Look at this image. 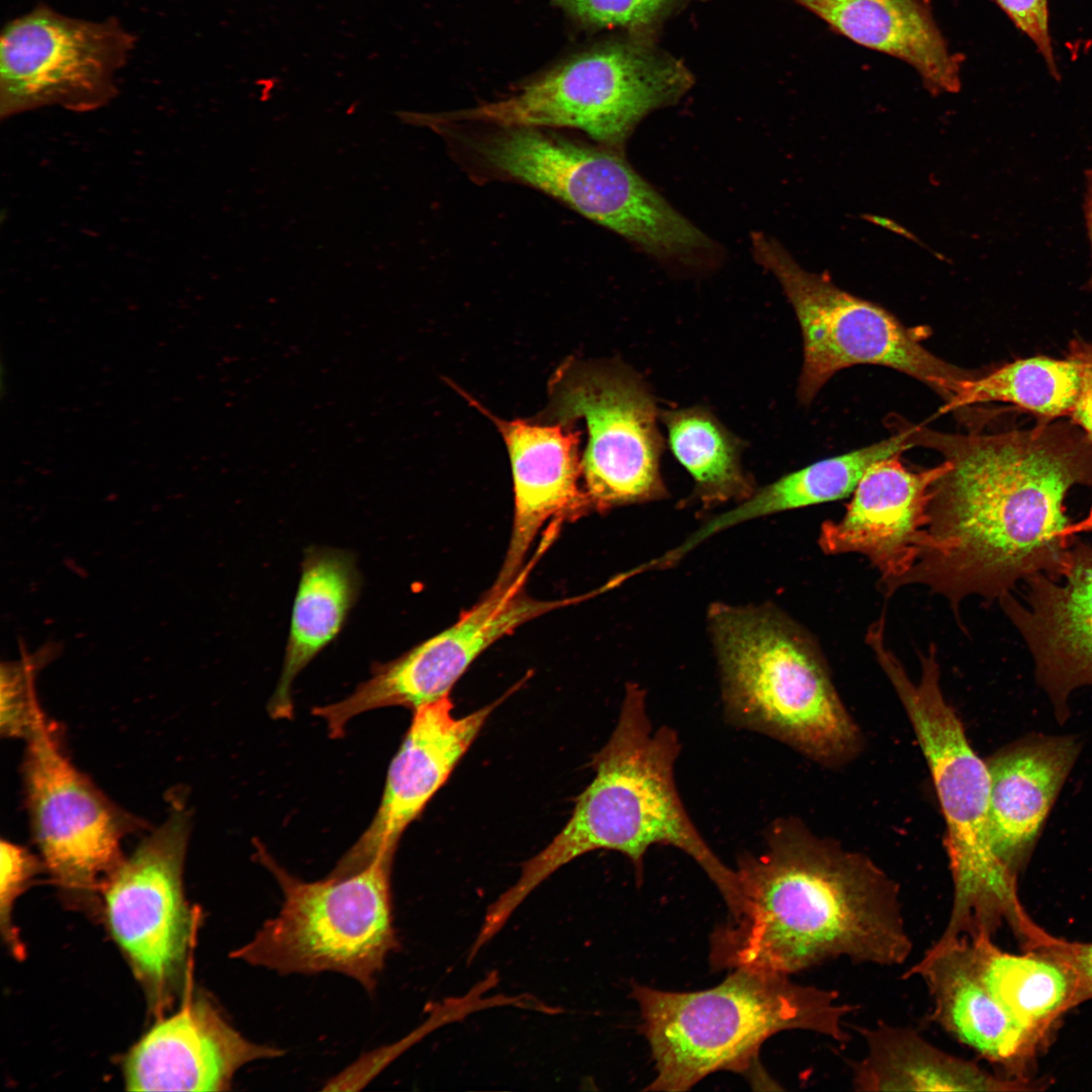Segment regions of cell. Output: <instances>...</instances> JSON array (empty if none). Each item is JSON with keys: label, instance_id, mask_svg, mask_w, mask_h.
<instances>
[{"label": "cell", "instance_id": "6da1fadb", "mask_svg": "<svg viewBox=\"0 0 1092 1092\" xmlns=\"http://www.w3.org/2000/svg\"><path fill=\"white\" fill-rule=\"evenodd\" d=\"M910 426L914 447L937 451L948 466L930 488L918 559L881 593L925 586L959 620L969 597L999 600L1035 573L1060 579L1076 539L1066 497L1075 485L1092 487L1087 435L1059 423L998 434Z\"/></svg>", "mask_w": 1092, "mask_h": 1092}, {"label": "cell", "instance_id": "7a4b0ae2", "mask_svg": "<svg viewBox=\"0 0 1092 1092\" xmlns=\"http://www.w3.org/2000/svg\"><path fill=\"white\" fill-rule=\"evenodd\" d=\"M739 858V913L716 929L715 969L793 975L837 959L894 967L910 957L900 888L866 854L779 818Z\"/></svg>", "mask_w": 1092, "mask_h": 1092}, {"label": "cell", "instance_id": "3957f363", "mask_svg": "<svg viewBox=\"0 0 1092 1092\" xmlns=\"http://www.w3.org/2000/svg\"><path fill=\"white\" fill-rule=\"evenodd\" d=\"M680 747L674 729L653 728L644 690L629 685L615 729L593 757L594 780L576 799L562 830L523 864L518 881L497 898L499 909L514 913L555 871L597 849L626 855L641 882L647 850L666 845L692 857L720 891L731 915L736 914L741 905L736 871L709 846L677 791L674 766Z\"/></svg>", "mask_w": 1092, "mask_h": 1092}, {"label": "cell", "instance_id": "277c9868", "mask_svg": "<svg viewBox=\"0 0 1092 1092\" xmlns=\"http://www.w3.org/2000/svg\"><path fill=\"white\" fill-rule=\"evenodd\" d=\"M866 643L891 682L925 756L945 821V849L952 883L949 916L937 941L991 935L1006 921L1024 917L1016 875L998 858L989 829L990 776L969 743L964 726L940 686L937 650L919 654L920 677L913 681L876 627Z\"/></svg>", "mask_w": 1092, "mask_h": 1092}, {"label": "cell", "instance_id": "5b68a950", "mask_svg": "<svg viewBox=\"0 0 1092 1092\" xmlns=\"http://www.w3.org/2000/svg\"><path fill=\"white\" fill-rule=\"evenodd\" d=\"M732 971L718 986L696 992L633 987L655 1063L647 1090L686 1091L718 1071L745 1073L762 1043L783 1030L849 1040L843 1019L857 1006L841 1002L836 991L784 974Z\"/></svg>", "mask_w": 1092, "mask_h": 1092}, {"label": "cell", "instance_id": "8992f818", "mask_svg": "<svg viewBox=\"0 0 1092 1092\" xmlns=\"http://www.w3.org/2000/svg\"><path fill=\"white\" fill-rule=\"evenodd\" d=\"M710 626L724 713L825 765L859 750L857 726L812 635L776 608L718 606Z\"/></svg>", "mask_w": 1092, "mask_h": 1092}, {"label": "cell", "instance_id": "52a82bcc", "mask_svg": "<svg viewBox=\"0 0 1092 1092\" xmlns=\"http://www.w3.org/2000/svg\"><path fill=\"white\" fill-rule=\"evenodd\" d=\"M463 153L491 178L538 189L646 253L694 264L714 243L626 161L546 128L492 125L457 135Z\"/></svg>", "mask_w": 1092, "mask_h": 1092}, {"label": "cell", "instance_id": "ba28073f", "mask_svg": "<svg viewBox=\"0 0 1092 1092\" xmlns=\"http://www.w3.org/2000/svg\"><path fill=\"white\" fill-rule=\"evenodd\" d=\"M693 84L689 68L656 40L625 34L565 60L507 98L434 117L574 128L600 146L623 152L646 115L678 102Z\"/></svg>", "mask_w": 1092, "mask_h": 1092}, {"label": "cell", "instance_id": "9c48e42d", "mask_svg": "<svg viewBox=\"0 0 1092 1092\" xmlns=\"http://www.w3.org/2000/svg\"><path fill=\"white\" fill-rule=\"evenodd\" d=\"M256 857L283 894L278 914L232 954L281 975L337 972L371 993L387 956L398 947L392 922L393 857L377 856L341 877L304 882L256 842Z\"/></svg>", "mask_w": 1092, "mask_h": 1092}, {"label": "cell", "instance_id": "30bf717a", "mask_svg": "<svg viewBox=\"0 0 1092 1092\" xmlns=\"http://www.w3.org/2000/svg\"><path fill=\"white\" fill-rule=\"evenodd\" d=\"M755 260L780 282L803 338L798 397L809 404L838 371L860 364L880 365L926 384L949 402L961 383L976 374L929 352L884 307L854 296L825 274L802 268L774 238L751 237Z\"/></svg>", "mask_w": 1092, "mask_h": 1092}, {"label": "cell", "instance_id": "8fae6325", "mask_svg": "<svg viewBox=\"0 0 1092 1092\" xmlns=\"http://www.w3.org/2000/svg\"><path fill=\"white\" fill-rule=\"evenodd\" d=\"M549 398L543 421L585 423L581 469L590 504L606 508L665 493L660 411L637 372L616 360L568 359L550 380Z\"/></svg>", "mask_w": 1092, "mask_h": 1092}, {"label": "cell", "instance_id": "7c38bea8", "mask_svg": "<svg viewBox=\"0 0 1092 1092\" xmlns=\"http://www.w3.org/2000/svg\"><path fill=\"white\" fill-rule=\"evenodd\" d=\"M134 44L115 17L74 18L38 3L1 32V116L51 105L79 112L106 105Z\"/></svg>", "mask_w": 1092, "mask_h": 1092}, {"label": "cell", "instance_id": "4fadbf2b", "mask_svg": "<svg viewBox=\"0 0 1092 1092\" xmlns=\"http://www.w3.org/2000/svg\"><path fill=\"white\" fill-rule=\"evenodd\" d=\"M545 549L541 545L511 582L492 585L453 625L393 660L373 664L371 675L345 699L313 708L312 714L325 721L330 737H342L351 719L370 710L403 707L415 711L448 698L456 681L491 644L543 614L592 597L542 601L527 595V578Z\"/></svg>", "mask_w": 1092, "mask_h": 1092}, {"label": "cell", "instance_id": "5bb4252c", "mask_svg": "<svg viewBox=\"0 0 1092 1092\" xmlns=\"http://www.w3.org/2000/svg\"><path fill=\"white\" fill-rule=\"evenodd\" d=\"M188 835L189 818L177 808L102 887L112 936L157 1001L182 980L193 935L182 884Z\"/></svg>", "mask_w": 1092, "mask_h": 1092}, {"label": "cell", "instance_id": "9a60e30c", "mask_svg": "<svg viewBox=\"0 0 1092 1092\" xmlns=\"http://www.w3.org/2000/svg\"><path fill=\"white\" fill-rule=\"evenodd\" d=\"M25 739L26 803L44 866L67 890L103 887L123 859L128 816L69 760L41 711Z\"/></svg>", "mask_w": 1092, "mask_h": 1092}, {"label": "cell", "instance_id": "2e32d148", "mask_svg": "<svg viewBox=\"0 0 1092 1092\" xmlns=\"http://www.w3.org/2000/svg\"><path fill=\"white\" fill-rule=\"evenodd\" d=\"M494 703L457 718L450 698L414 712L411 726L388 767L380 806L368 828L342 856L331 876L353 874L377 856H394L398 840L465 754Z\"/></svg>", "mask_w": 1092, "mask_h": 1092}, {"label": "cell", "instance_id": "e0dca14e", "mask_svg": "<svg viewBox=\"0 0 1092 1092\" xmlns=\"http://www.w3.org/2000/svg\"><path fill=\"white\" fill-rule=\"evenodd\" d=\"M1026 604L1010 593L999 604L1022 637L1059 721L1071 694L1092 686V544L1075 539L1060 579L1035 573L1025 580Z\"/></svg>", "mask_w": 1092, "mask_h": 1092}, {"label": "cell", "instance_id": "ac0fdd59", "mask_svg": "<svg viewBox=\"0 0 1092 1092\" xmlns=\"http://www.w3.org/2000/svg\"><path fill=\"white\" fill-rule=\"evenodd\" d=\"M938 465L908 468L900 454L873 464L837 521L821 527L825 554H859L878 570L880 592L907 573L926 540L928 504L933 482L947 469Z\"/></svg>", "mask_w": 1092, "mask_h": 1092}, {"label": "cell", "instance_id": "d6986e66", "mask_svg": "<svg viewBox=\"0 0 1092 1092\" xmlns=\"http://www.w3.org/2000/svg\"><path fill=\"white\" fill-rule=\"evenodd\" d=\"M451 386L495 425L510 456L514 520L509 547L492 584L503 586L523 569L528 551L547 522L574 515L590 503L580 485L581 433L571 424L500 419L455 384Z\"/></svg>", "mask_w": 1092, "mask_h": 1092}, {"label": "cell", "instance_id": "ffe728a7", "mask_svg": "<svg viewBox=\"0 0 1092 1092\" xmlns=\"http://www.w3.org/2000/svg\"><path fill=\"white\" fill-rule=\"evenodd\" d=\"M283 1054L247 1039L197 996L131 1049L124 1064L125 1086L129 1091H224L243 1066Z\"/></svg>", "mask_w": 1092, "mask_h": 1092}, {"label": "cell", "instance_id": "44dd1931", "mask_svg": "<svg viewBox=\"0 0 1092 1092\" xmlns=\"http://www.w3.org/2000/svg\"><path fill=\"white\" fill-rule=\"evenodd\" d=\"M1080 748L1075 736L1031 735L986 761L990 836L998 858L1014 875L1032 852Z\"/></svg>", "mask_w": 1092, "mask_h": 1092}, {"label": "cell", "instance_id": "7402d4cb", "mask_svg": "<svg viewBox=\"0 0 1092 1092\" xmlns=\"http://www.w3.org/2000/svg\"><path fill=\"white\" fill-rule=\"evenodd\" d=\"M911 977L928 990L929 1019L987 1061L1012 1067L1035 1040L987 989L971 938L934 941L903 975Z\"/></svg>", "mask_w": 1092, "mask_h": 1092}, {"label": "cell", "instance_id": "603a6c76", "mask_svg": "<svg viewBox=\"0 0 1092 1092\" xmlns=\"http://www.w3.org/2000/svg\"><path fill=\"white\" fill-rule=\"evenodd\" d=\"M834 32L910 65L932 95L961 89L953 55L924 0H791Z\"/></svg>", "mask_w": 1092, "mask_h": 1092}, {"label": "cell", "instance_id": "cb8c5ba5", "mask_svg": "<svg viewBox=\"0 0 1092 1092\" xmlns=\"http://www.w3.org/2000/svg\"><path fill=\"white\" fill-rule=\"evenodd\" d=\"M361 587L354 555L331 547L304 551L281 674L268 704L274 719H291L292 685L343 629Z\"/></svg>", "mask_w": 1092, "mask_h": 1092}, {"label": "cell", "instance_id": "d4e9b609", "mask_svg": "<svg viewBox=\"0 0 1092 1092\" xmlns=\"http://www.w3.org/2000/svg\"><path fill=\"white\" fill-rule=\"evenodd\" d=\"M864 1056L850 1062L856 1091H1007L1016 1083L951 1055L917 1030L879 1021L858 1027Z\"/></svg>", "mask_w": 1092, "mask_h": 1092}, {"label": "cell", "instance_id": "484cf974", "mask_svg": "<svg viewBox=\"0 0 1092 1092\" xmlns=\"http://www.w3.org/2000/svg\"><path fill=\"white\" fill-rule=\"evenodd\" d=\"M910 434L909 425H904L900 432L891 438L817 461L786 474L753 491L736 508L705 523L680 545V550L688 553L717 532L751 519L833 502L852 494L873 464L914 447Z\"/></svg>", "mask_w": 1092, "mask_h": 1092}, {"label": "cell", "instance_id": "4316f807", "mask_svg": "<svg viewBox=\"0 0 1092 1092\" xmlns=\"http://www.w3.org/2000/svg\"><path fill=\"white\" fill-rule=\"evenodd\" d=\"M971 939L987 989L1034 1037L1081 1000L1077 975L1052 952L1015 954L999 948L991 936Z\"/></svg>", "mask_w": 1092, "mask_h": 1092}, {"label": "cell", "instance_id": "83f0119b", "mask_svg": "<svg viewBox=\"0 0 1092 1092\" xmlns=\"http://www.w3.org/2000/svg\"><path fill=\"white\" fill-rule=\"evenodd\" d=\"M1083 371L1084 360L1076 346L1067 359H1019L965 379L941 412L1000 401L1050 419L1070 416L1081 389Z\"/></svg>", "mask_w": 1092, "mask_h": 1092}, {"label": "cell", "instance_id": "f1b7e54d", "mask_svg": "<svg viewBox=\"0 0 1092 1092\" xmlns=\"http://www.w3.org/2000/svg\"><path fill=\"white\" fill-rule=\"evenodd\" d=\"M669 447L705 502L747 498L753 493L741 466L743 443L702 406L663 410Z\"/></svg>", "mask_w": 1092, "mask_h": 1092}, {"label": "cell", "instance_id": "f546056e", "mask_svg": "<svg viewBox=\"0 0 1092 1092\" xmlns=\"http://www.w3.org/2000/svg\"><path fill=\"white\" fill-rule=\"evenodd\" d=\"M590 28L621 29L626 35L656 40L665 21L692 1L708 0H553Z\"/></svg>", "mask_w": 1092, "mask_h": 1092}, {"label": "cell", "instance_id": "4dcf8cb0", "mask_svg": "<svg viewBox=\"0 0 1092 1092\" xmlns=\"http://www.w3.org/2000/svg\"><path fill=\"white\" fill-rule=\"evenodd\" d=\"M32 670L26 661L2 664L0 728L3 736L26 738L41 711L33 691Z\"/></svg>", "mask_w": 1092, "mask_h": 1092}, {"label": "cell", "instance_id": "1f68e13d", "mask_svg": "<svg viewBox=\"0 0 1092 1092\" xmlns=\"http://www.w3.org/2000/svg\"><path fill=\"white\" fill-rule=\"evenodd\" d=\"M0 914L4 937L18 950L15 932L11 926V909L15 899L31 879L40 872L41 861L28 849L2 839L0 842Z\"/></svg>", "mask_w": 1092, "mask_h": 1092}, {"label": "cell", "instance_id": "d6a6232c", "mask_svg": "<svg viewBox=\"0 0 1092 1092\" xmlns=\"http://www.w3.org/2000/svg\"><path fill=\"white\" fill-rule=\"evenodd\" d=\"M992 1L1005 12L1018 29L1030 38L1042 56L1052 76L1059 79L1060 73L1049 28V0Z\"/></svg>", "mask_w": 1092, "mask_h": 1092}, {"label": "cell", "instance_id": "836d02e7", "mask_svg": "<svg viewBox=\"0 0 1092 1092\" xmlns=\"http://www.w3.org/2000/svg\"><path fill=\"white\" fill-rule=\"evenodd\" d=\"M1039 946L1052 952L1075 972L1080 986L1081 999L1092 996V943L1066 942L1041 933Z\"/></svg>", "mask_w": 1092, "mask_h": 1092}, {"label": "cell", "instance_id": "e575fe53", "mask_svg": "<svg viewBox=\"0 0 1092 1092\" xmlns=\"http://www.w3.org/2000/svg\"><path fill=\"white\" fill-rule=\"evenodd\" d=\"M1075 346L1084 360V371L1081 389L1070 416L1092 441V346Z\"/></svg>", "mask_w": 1092, "mask_h": 1092}, {"label": "cell", "instance_id": "d590c367", "mask_svg": "<svg viewBox=\"0 0 1092 1092\" xmlns=\"http://www.w3.org/2000/svg\"><path fill=\"white\" fill-rule=\"evenodd\" d=\"M1084 216L1092 255V172L1087 176L1086 191L1084 194ZM1088 286L1092 288V273L1088 280Z\"/></svg>", "mask_w": 1092, "mask_h": 1092}, {"label": "cell", "instance_id": "8d00e7d4", "mask_svg": "<svg viewBox=\"0 0 1092 1092\" xmlns=\"http://www.w3.org/2000/svg\"><path fill=\"white\" fill-rule=\"evenodd\" d=\"M1090 531H1092V506L1090 508V511H1089L1088 515L1084 519H1082V520H1080V521H1078L1076 523H1072V525H1071V527L1069 529L1070 534L1073 535V536H1076V534H1079L1081 532H1090Z\"/></svg>", "mask_w": 1092, "mask_h": 1092}]
</instances>
